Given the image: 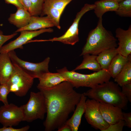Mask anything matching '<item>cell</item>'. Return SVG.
<instances>
[{
  "mask_svg": "<svg viewBox=\"0 0 131 131\" xmlns=\"http://www.w3.org/2000/svg\"><path fill=\"white\" fill-rule=\"evenodd\" d=\"M123 120L124 122V126L131 128V113L123 112Z\"/></svg>",
  "mask_w": 131,
  "mask_h": 131,
  "instance_id": "34",
  "label": "cell"
},
{
  "mask_svg": "<svg viewBox=\"0 0 131 131\" xmlns=\"http://www.w3.org/2000/svg\"><path fill=\"white\" fill-rule=\"evenodd\" d=\"M130 60L131 55L126 57L117 54L112 60L108 70L111 77L114 79Z\"/></svg>",
  "mask_w": 131,
  "mask_h": 131,
  "instance_id": "19",
  "label": "cell"
},
{
  "mask_svg": "<svg viewBox=\"0 0 131 131\" xmlns=\"http://www.w3.org/2000/svg\"><path fill=\"white\" fill-rule=\"evenodd\" d=\"M5 3L10 4L15 6L17 8H24L19 0H4Z\"/></svg>",
  "mask_w": 131,
  "mask_h": 131,
  "instance_id": "35",
  "label": "cell"
},
{
  "mask_svg": "<svg viewBox=\"0 0 131 131\" xmlns=\"http://www.w3.org/2000/svg\"><path fill=\"white\" fill-rule=\"evenodd\" d=\"M38 79L39 82L37 86L39 90L48 89L54 87L66 80L60 73L49 72L44 74Z\"/></svg>",
  "mask_w": 131,
  "mask_h": 131,
  "instance_id": "15",
  "label": "cell"
},
{
  "mask_svg": "<svg viewBox=\"0 0 131 131\" xmlns=\"http://www.w3.org/2000/svg\"><path fill=\"white\" fill-rule=\"evenodd\" d=\"M114 79V81L121 87L131 83V60L128 62Z\"/></svg>",
  "mask_w": 131,
  "mask_h": 131,
  "instance_id": "24",
  "label": "cell"
},
{
  "mask_svg": "<svg viewBox=\"0 0 131 131\" xmlns=\"http://www.w3.org/2000/svg\"><path fill=\"white\" fill-rule=\"evenodd\" d=\"M83 56V59L82 63L73 70L87 69L97 72L101 70L97 60V55L86 54Z\"/></svg>",
  "mask_w": 131,
  "mask_h": 131,
  "instance_id": "21",
  "label": "cell"
},
{
  "mask_svg": "<svg viewBox=\"0 0 131 131\" xmlns=\"http://www.w3.org/2000/svg\"><path fill=\"white\" fill-rule=\"evenodd\" d=\"M74 88L65 81L50 89L39 90L44 97L46 106L47 116L44 123L45 131L58 129L74 111L82 93L76 92Z\"/></svg>",
  "mask_w": 131,
  "mask_h": 131,
  "instance_id": "1",
  "label": "cell"
},
{
  "mask_svg": "<svg viewBox=\"0 0 131 131\" xmlns=\"http://www.w3.org/2000/svg\"><path fill=\"white\" fill-rule=\"evenodd\" d=\"M57 129L58 131H72V129L70 126L66 123Z\"/></svg>",
  "mask_w": 131,
  "mask_h": 131,
  "instance_id": "36",
  "label": "cell"
},
{
  "mask_svg": "<svg viewBox=\"0 0 131 131\" xmlns=\"http://www.w3.org/2000/svg\"><path fill=\"white\" fill-rule=\"evenodd\" d=\"M94 4H85L81 10L78 12L72 25L63 35L43 41H58L64 44L74 45L79 41L78 35V25L82 16L88 11L94 9Z\"/></svg>",
  "mask_w": 131,
  "mask_h": 131,
  "instance_id": "8",
  "label": "cell"
},
{
  "mask_svg": "<svg viewBox=\"0 0 131 131\" xmlns=\"http://www.w3.org/2000/svg\"><path fill=\"white\" fill-rule=\"evenodd\" d=\"M99 107L103 118L109 125L123 120V112L121 108L101 102L99 103Z\"/></svg>",
  "mask_w": 131,
  "mask_h": 131,
  "instance_id": "12",
  "label": "cell"
},
{
  "mask_svg": "<svg viewBox=\"0 0 131 131\" xmlns=\"http://www.w3.org/2000/svg\"><path fill=\"white\" fill-rule=\"evenodd\" d=\"M30 128L29 125H27L21 128H16L12 126H4L0 128V131H27Z\"/></svg>",
  "mask_w": 131,
  "mask_h": 131,
  "instance_id": "33",
  "label": "cell"
},
{
  "mask_svg": "<svg viewBox=\"0 0 131 131\" xmlns=\"http://www.w3.org/2000/svg\"><path fill=\"white\" fill-rule=\"evenodd\" d=\"M99 102L93 99L86 100L84 117L88 123L96 129L101 131L106 129L109 125L104 120L99 107Z\"/></svg>",
  "mask_w": 131,
  "mask_h": 131,
  "instance_id": "9",
  "label": "cell"
},
{
  "mask_svg": "<svg viewBox=\"0 0 131 131\" xmlns=\"http://www.w3.org/2000/svg\"><path fill=\"white\" fill-rule=\"evenodd\" d=\"M53 31V30L50 28L36 31H21L20 35L16 39L2 46L0 49V53H8L17 49H22L23 45L34 38L43 33H51Z\"/></svg>",
  "mask_w": 131,
  "mask_h": 131,
  "instance_id": "11",
  "label": "cell"
},
{
  "mask_svg": "<svg viewBox=\"0 0 131 131\" xmlns=\"http://www.w3.org/2000/svg\"><path fill=\"white\" fill-rule=\"evenodd\" d=\"M94 12L98 18H102L106 12L115 11L117 9L119 3L115 0H100L95 2Z\"/></svg>",
  "mask_w": 131,
  "mask_h": 131,
  "instance_id": "20",
  "label": "cell"
},
{
  "mask_svg": "<svg viewBox=\"0 0 131 131\" xmlns=\"http://www.w3.org/2000/svg\"><path fill=\"white\" fill-rule=\"evenodd\" d=\"M57 71L76 88L80 87L91 88L109 81L111 77L108 71L104 69L88 74H81L73 70L69 71L66 67Z\"/></svg>",
  "mask_w": 131,
  "mask_h": 131,
  "instance_id": "4",
  "label": "cell"
},
{
  "mask_svg": "<svg viewBox=\"0 0 131 131\" xmlns=\"http://www.w3.org/2000/svg\"><path fill=\"white\" fill-rule=\"evenodd\" d=\"M118 54L116 48L106 49L97 56V60L101 69L108 70L115 57Z\"/></svg>",
  "mask_w": 131,
  "mask_h": 131,
  "instance_id": "22",
  "label": "cell"
},
{
  "mask_svg": "<svg viewBox=\"0 0 131 131\" xmlns=\"http://www.w3.org/2000/svg\"><path fill=\"white\" fill-rule=\"evenodd\" d=\"M115 0L118 3H119L121 2L122 1L124 0Z\"/></svg>",
  "mask_w": 131,
  "mask_h": 131,
  "instance_id": "37",
  "label": "cell"
},
{
  "mask_svg": "<svg viewBox=\"0 0 131 131\" xmlns=\"http://www.w3.org/2000/svg\"><path fill=\"white\" fill-rule=\"evenodd\" d=\"M84 93L91 99L112 104L122 109H126L128 101L121 92L119 86L112 81L98 85Z\"/></svg>",
  "mask_w": 131,
  "mask_h": 131,
  "instance_id": "3",
  "label": "cell"
},
{
  "mask_svg": "<svg viewBox=\"0 0 131 131\" xmlns=\"http://www.w3.org/2000/svg\"><path fill=\"white\" fill-rule=\"evenodd\" d=\"M102 20V18H99L96 27L90 32L80 56H97L104 50L117 47L116 39L103 27Z\"/></svg>",
  "mask_w": 131,
  "mask_h": 131,
  "instance_id": "2",
  "label": "cell"
},
{
  "mask_svg": "<svg viewBox=\"0 0 131 131\" xmlns=\"http://www.w3.org/2000/svg\"><path fill=\"white\" fill-rule=\"evenodd\" d=\"M36 16H32L29 22L27 25L18 29L15 32L17 33L24 30L36 31L55 26L52 21L47 16L40 17Z\"/></svg>",
  "mask_w": 131,
  "mask_h": 131,
  "instance_id": "14",
  "label": "cell"
},
{
  "mask_svg": "<svg viewBox=\"0 0 131 131\" xmlns=\"http://www.w3.org/2000/svg\"><path fill=\"white\" fill-rule=\"evenodd\" d=\"M24 8L27 10L32 16H34L33 6L31 0H19Z\"/></svg>",
  "mask_w": 131,
  "mask_h": 131,
  "instance_id": "31",
  "label": "cell"
},
{
  "mask_svg": "<svg viewBox=\"0 0 131 131\" xmlns=\"http://www.w3.org/2000/svg\"><path fill=\"white\" fill-rule=\"evenodd\" d=\"M33 5L34 16L41 15L43 4L45 0H31Z\"/></svg>",
  "mask_w": 131,
  "mask_h": 131,
  "instance_id": "28",
  "label": "cell"
},
{
  "mask_svg": "<svg viewBox=\"0 0 131 131\" xmlns=\"http://www.w3.org/2000/svg\"><path fill=\"white\" fill-rule=\"evenodd\" d=\"M14 68V64L8 53H0V84L7 83Z\"/></svg>",
  "mask_w": 131,
  "mask_h": 131,
  "instance_id": "17",
  "label": "cell"
},
{
  "mask_svg": "<svg viewBox=\"0 0 131 131\" xmlns=\"http://www.w3.org/2000/svg\"><path fill=\"white\" fill-rule=\"evenodd\" d=\"M63 11L52 7L43 4L41 15H46L52 21L55 26L59 29L61 28L60 19Z\"/></svg>",
  "mask_w": 131,
  "mask_h": 131,
  "instance_id": "23",
  "label": "cell"
},
{
  "mask_svg": "<svg viewBox=\"0 0 131 131\" xmlns=\"http://www.w3.org/2000/svg\"><path fill=\"white\" fill-rule=\"evenodd\" d=\"M115 36L119 41V46L117 48L118 53L126 57L131 55V25L126 30L117 28L115 31Z\"/></svg>",
  "mask_w": 131,
  "mask_h": 131,
  "instance_id": "13",
  "label": "cell"
},
{
  "mask_svg": "<svg viewBox=\"0 0 131 131\" xmlns=\"http://www.w3.org/2000/svg\"><path fill=\"white\" fill-rule=\"evenodd\" d=\"M17 8L15 13L10 14L8 21L10 23L19 29L23 27L28 24L32 16L24 8Z\"/></svg>",
  "mask_w": 131,
  "mask_h": 131,
  "instance_id": "18",
  "label": "cell"
},
{
  "mask_svg": "<svg viewBox=\"0 0 131 131\" xmlns=\"http://www.w3.org/2000/svg\"><path fill=\"white\" fill-rule=\"evenodd\" d=\"M115 12L120 16L131 17V0H124L119 3L118 7Z\"/></svg>",
  "mask_w": 131,
  "mask_h": 131,
  "instance_id": "25",
  "label": "cell"
},
{
  "mask_svg": "<svg viewBox=\"0 0 131 131\" xmlns=\"http://www.w3.org/2000/svg\"><path fill=\"white\" fill-rule=\"evenodd\" d=\"M72 0H45L43 4L63 11L66 6Z\"/></svg>",
  "mask_w": 131,
  "mask_h": 131,
  "instance_id": "26",
  "label": "cell"
},
{
  "mask_svg": "<svg viewBox=\"0 0 131 131\" xmlns=\"http://www.w3.org/2000/svg\"><path fill=\"white\" fill-rule=\"evenodd\" d=\"M23 118L21 106L8 103L0 107V123L4 126L17 125L23 121Z\"/></svg>",
  "mask_w": 131,
  "mask_h": 131,
  "instance_id": "10",
  "label": "cell"
},
{
  "mask_svg": "<svg viewBox=\"0 0 131 131\" xmlns=\"http://www.w3.org/2000/svg\"><path fill=\"white\" fill-rule=\"evenodd\" d=\"M124 126V122L123 120L109 126L103 131H122Z\"/></svg>",
  "mask_w": 131,
  "mask_h": 131,
  "instance_id": "29",
  "label": "cell"
},
{
  "mask_svg": "<svg viewBox=\"0 0 131 131\" xmlns=\"http://www.w3.org/2000/svg\"><path fill=\"white\" fill-rule=\"evenodd\" d=\"M29 100L21 106L24 116L23 121L31 122L37 119L43 120L47 113L44 97L40 91L31 92Z\"/></svg>",
  "mask_w": 131,
  "mask_h": 131,
  "instance_id": "5",
  "label": "cell"
},
{
  "mask_svg": "<svg viewBox=\"0 0 131 131\" xmlns=\"http://www.w3.org/2000/svg\"><path fill=\"white\" fill-rule=\"evenodd\" d=\"M122 87L121 92L128 101L131 102V83L126 84Z\"/></svg>",
  "mask_w": 131,
  "mask_h": 131,
  "instance_id": "30",
  "label": "cell"
},
{
  "mask_svg": "<svg viewBox=\"0 0 131 131\" xmlns=\"http://www.w3.org/2000/svg\"><path fill=\"white\" fill-rule=\"evenodd\" d=\"M13 72L7 82L10 92L16 96L22 97L25 96L32 87L34 78L13 64Z\"/></svg>",
  "mask_w": 131,
  "mask_h": 131,
  "instance_id": "6",
  "label": "cell"
},
{
  "mask_svg": "<svg viewBox=\"0 0 131 131\" xmlns=\"http://www.w3.org/2000/svg\"><path fill=\"white\" fill-rule=\"evenodd\" d=\"M17 34V33L15 32L9 35H5L3 34V32L0 30V49L4 43L14 37Z\"/></svg>",
  "mask_w": 131,
  "mask_h": 131,
  "instance_id": "32",
  "label": "cell"
},
{
  "mask_svg": "<svg viewBox=\"0 0 131 131\" xmlns=\"http://www.w3.org/2000/svg\"><path fill=\"white\" fill-rule=\"evenodd\" d=\"M13 64L19 66L27 74L34 78H38L41 75L49 72V65L50 58L48 57L43 61L33 63L23 60L18 57L14 50L8 53Z\"/></svg>",
  "mask_w": 131,
  "mask_h": 131,
  "instance_id": "7",
  "label": "cell"
},
{
  "mask_svg": "<svg viewBox=\"0 0 131 131\" xmlns=\"http://www.w3.org/2000/svg\"><path fill=\"white\" fill-rule=\"evenodd\" d=\"M87 97L84 93H82L80 100L76 106L74 114L66 123L70 127L72 131H77L80 124L82 117L84 113Z\"/></svg>",
  "mask_w": 131,
  "mask_h": 131,
  "instance_id": "16",
  "label": "cell"
},
{
  "mask_svg": "<svg viewBox=\"0 0 131 131\" xmlns=\"http://www.w3.org/2000/svg\"><path fill=\"white\" fill-rule=\"evenodd\" d=\"M10 92L9 88L7 83L0 84V101L2 102L4 105L8 104L7 96Z\"/></svg>",
  "mask_w": 131,
  "mask_h": 131,
  "instance_id": "27",
  "label": "cell"
}]
</instances>
